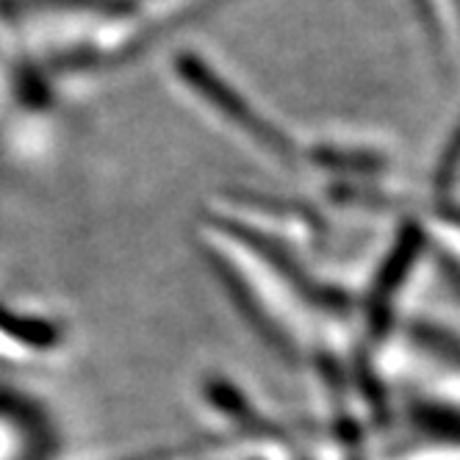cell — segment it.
Here are the masks:
<instances>
[{"instance_id": "obj_1", "label": "cell", "mask_w": 460, "mask_h": 460, "mask_svg": "<svg viewBox=\"0 0 460 460\" xmlns=\"http://www.w3.org/2000/svg\"><path fill=\"white\" fill-rule=\"evenodd\" d=\"M181 78H183V84L189 81V86L200 94L206 103H211L217 114H222L227 122H234L242 134L255 139L258 147L270 150L278 158L291 155V145L286 137H280V130L272 128L255 109H250L244 103V97L236 94L225 81H219V75H214L206 64L194 61V58H183L181 61Z\"/></svg>"}, {"instance_id": "obj_2", "label": "cell", "mask_w": 460, "mask_h": 460, "mask_svg": "<svg viewBox=\"0 0 460 460\" xmlns=\"http://www.w3.org/2000/svg\"><path fill=\"white\" fill-rule=\"evenodd\" d=\"M416 250H419V236H416V230H411V236H408V230H405V236L400 239V244L394 247L391 258H388V264L383 267L380 272V280L372 291V308H369V319L375 327H383V319H388V311L394 305V294L400 291L405 275L411 272V264H413V258H416Z\"/></svg>"}]
</instances>
